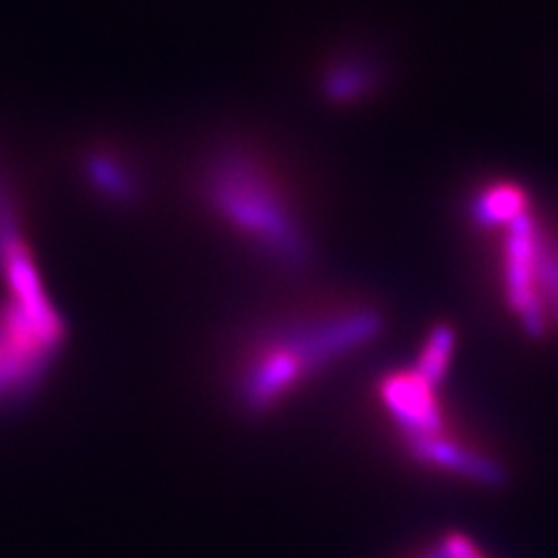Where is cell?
I'll return each instance as SVG.
<instances>
[{
  "label": "cell",
  "instance_id": "6da1fadb",
  "mask_svg": "<svg viewBox=\"0 0 558 558\" xmlns=\"http://www.w3.org/2000/svg\"><path fill=\"white\" fill-rule=\"evenodd\" d=\"M213 168L209 198L226 221L279 264L301 266L307 256V242L291 215L284 191L277 189L270 174L238 156H226Z\"/></svg>",
  "mask_w": 558,
  "mask_h": 558
},
{
  "label": "cell",
  "instance_id": "7a4b0ae2",
  "mask_svg": "<svg viewBox=\"0 0 558 558\" xmlns=\"http://www.w3.org/2000/svg\"><path fill=\"white\" fill-rule=\"evenodd\" d=\"M505 299L523 330L537 338L545 333V301L539 293V242L535 223L521 215L508 226L505 240Z\"/></svg>",
  "mask_w": 558,
  "mask_h": 558
},
{
  "label": "cell",
  "instance_id": "3957f363",
  "mask_svg": "<svg viewBox=\"0 0 558 558\" xmlns=\"http://www.w3.org/2000/svg\"><path fill=\"white\" fill-rule=\"evenodd\" d=\"M381 398L405 440L445 433V414L435 400V387L416 371L391 373L381 381Z\"/></svg>",
  "mask_w": 558,
  "mask_h": 558
},
{
  "label": "cell",
  "instance_id": "277c9868",
  "mask_svg": "<svg viewBox=\"0 0 558 558\" xmlns=\"http://www.w3.org/2000/svg\"><path fill=\"white\" fill-rule=\"evenodd\" d=\"M405 442L418 463L440 468L449 475H457L482 486H502L508 482L505 468L496 459H492L484 451H477L473 447L449 438L447 433L428 435V438H416Z\"/></svg>",
  "mask_w": 558,
  "mask_h": 558
},
{
  "label": "cell",
  "instance_id": "5b68a950",
  "mask_svg": "<svg viewBox=\"0 0 558 558\" xmlns=\"http://www.w3.org/2000/svg\"><path fill=\"white\" fill-rule=\"evenodd\" d=\"M475 213L480 223L486 226H510L521 215H526V194L519 186L498 184L486 189L480 196Z\"/></svg>",
  "mask_w": 558,
  "mask_h": 558
},
{
  "label": "cell",
  "instance_id": "8992f818",
  "mask_svg": "<svg viewBox=\"0 0 558 558\" xmlns=\"http://www.w3.org/2000/svg\"><path fill=\"white\" fill-rule=\"evenodd\" d=\"M453 340H457V338H453L451 328L438 326L428 336L426 347L422 349V354H418L414 371L422 375L424 379H428L433 387H438V384H442L445 377H447L449 361L453 356Z\"/></svg>",
  "mask_w": 558,
  "mask_h": 558
},
{
  "label": "cell",
  "instance_id": "52a82bcc",
  "mask_svg": "<svg viewBox=\"0 0 558 558\" xmlns=\"http://www.w3.org/2000/svg\"><path fill=\"white\" fill-rule=\"evenodd\" d=\"M440 551L445 558H486L473 539L461 533H449L442 539Z\"/></svg>",
  "mask_w": 558,
  "mask_h": 558
},
{
  "label": "cell",
  "instance_id": "ba28073f",
  "mask_svg": "<svg viewBox=\"0 0 558 558\" xmlns=\"http://www.w3.org/2000/svg\"><path fill=\"white\" fill-rule=\"evenodd\" d=\"M418 558H445V556H442L440 547H435L433 551H428V554H424V556H418Z\"/></svg>",
  "mask_w": 558,
  "mask_h": 558
},
{
  "label": "cell",
  "instance_id": "9c48e42d",
  "mask_svg": "<svg viewBox=\"0 0 558 558\" xmlns=\"http://www.w3.org/2000/svg\"><path fill=\"white\" fill-rule=\"evenodd\" d=\"M556 317H558V310H556Z\"/></svg>",
  "mask_w": 558,
  "mask_h": 558
}]
</instances>
